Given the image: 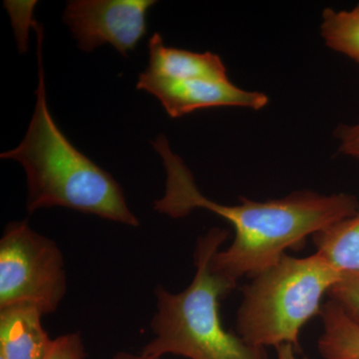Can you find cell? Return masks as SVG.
<instances>
[{
    "label": "cell",
    "instance_id": "ac0fdd59",
    "mask_svg": "<svg viewBox=\"0 0 359 359\" xmlns=\"http://www.w3.org/2000/svg\"><path fill=\"white\" fill-rule=\"evenodd\" d=\"M0 359H6L4 358V356L0 355Z\"/></svg>",
    "mask_w": 359,
    "mask_h": 359
},
{
    "label": "cell",
    "instance_id": "4fadbf2b",
    "mask_svg": "<svg viewBox=\"0 0 359 359\" xmlns=\"http://www.w3.org/2000/svg\"><path fill=\"white\" fill-rule=\"evenodd\" d=\"M327 294L330 301L359 325V273H342Z\"/></svg>",
    "mask_w": 359,
    "mask_h": 359
},
{
    "label": "cell",
    "instance_id": "277c9868",
    "mask_svg": "<svg viewBox=\"0 0 359 359\" xmlns=\"http://www.w3.org/2000/svg\"><path fill=\"white\" fill-rule=\"evenodd\" d=\"M341 275L318 252L306 257L283 255L243 290L238 335L254 346L290 344L299 349L302 328L320 314L321 299Z\"/></svg>",
    "mask_w": 359,
    "mask_h": 359
},
{
    "label": "cell",
    "instance_id": "9c48e42d",
    "mask_svg": "<svg viewBox=\"0 0 359 359\" xmlns=\"http://www.w3.org/2000/svg\"><path fill=\"white\" fill-rule=\"evenodd\" d=\"M146 72L171 79H229L226 66L219 55L168 47L159 33H154L149 41Z\"/></svg>",
    "mask_w": 359,
    "mask_h": 359
},
{
    "label": "cell",
    "instance_id": "3957f363",
    "mask_svg": "<svg viewBox=\"0 0 359 359\" xmlns=\"http://www.w3.org/2000/svg\"><path fill=\"white\" fill-rule=\"evenodd\" d=\"M228 231L211 229L199 238L195 250L196 273L183 292L155 290L157 313L151 323L154 339L142 353L161 358L177 354L190 359H268L266 348L252 346L224 330L219 302L236 283L212 271V257L226 242Z\"/></svg>",
    "mask_w": 359,
    "mask_h": 359
},
{
    "label": "cell",
    "instance_id": "5bb4252c",
    "mask_svg": "<svg viewBox=\"0 0 359 359\" xmlns=\"http://www.w3.org/2000/svg\"><path fill=\"white\" fill-rule=\"evenodd\" d=\"M86 353L79 332L58 337L52 341L45 359H85Z\"/></svg>",
    "mask_w": 359,
    "mask_h": 359
},
{
    "label": "cell",
    "instance_id": "9a60e30c",
    "mask_svg": "<svg viewBox=\"0 0 359 359\" xmlns=\"http://www.w3.org/2000/svg\"><path fill=\"white\" fill-rule=\"evenodd\" d=\"M335 135L339 152L359 162V120L353 124L340 125Z\"/></svg>",
    "mask_w": 359,
    "mask_h": 359
},
{
    "label": "cell",
    "instance_id": "ba28073f",
    "mask_svg": "<svg viewBox=\"0 0 359 359\" xmlns=\"http://www.w3.org/2000/svg\"><path fill=\"white\" fill-rule=\"evenodd\" d=\"M42 316L29 304L0 308V355L6 359H45L53 339L42 327Z\"/></svg>",
    "mask_w": 359,
    "mask_h": 359
},
{
    "label": "cell",
    "instance_id": "7a4b0ae2",
    "mask_svg": "<svg viewBox=\"0 0 359 359\" xmlns=\"http://www.w3.org/2000/svg\"><path fill=\"white\" fill-rule=\"evenodd\" d=\"M37 36L39 87L36 105L20 145L2 153L1 159L18 161L27 178V211L62 207L95 215L127 226H138L118 182L71 144L49 112L42 44L43 27L33 21Z\"/></svg>",
    "mask_w": 359,
    "mask_h": 359
},
{
    "label": "cell",
    "instance_id": "2e32d148",
    "mask_svg": "<svg viewBox=\"0 0 359 359\" xmlns=\"http://www.w3.org/2000/svg\"><path fill=\"white\" fill-rule=\"evenodd\" d=\"M294 347L290 344H283L276 348V359H297L294 355Z\"/></svg>",
    "mask_w": 359,
    "mask_h": 359
},
{
    "label": "cell",
    "instance_id": "52a82bcc",
    "mask_svg": "<svg viewBox=\"0 0 359 359\" xmlns=\"http://www.w3.org/2000/svg\"><path fill=\"white\" fill-rule=\"evenodd\" d=\"M137 88L154 95L172 118L215 107L261 110L269 103L266 94L240 88L230 79H171L145 71L139 75Z\"/></svg>",
    "mask_w": 359,
    "mask_h": 359
},
{
    "label": "cell",
    "instance_id": "7c38bea8",
    "mask_svg": "<svg viewBox=\"0 0 359 359\" xmlns=\"http://www.w3.org/2000/svg\"><path fill=\"white\" fill-rule=\"evenodd\" d=\"M320 33L327 46L359 65V4L351 11H323Z\"/></svg>",
    "mask_w": 359,
    "mask_h": 359
},
{
    "label": "cell",
    "instance_id": "30bf717a",
    "mask_svg": "<svg viewBox=\"0 0 359 359\" xmlns=\"http://www.w3.org/2000/svg\"><path fill=\"white\" fill-rule=\"evenodd\" d=\"M316 252L341 273H359V212L313 236Z\"/></svg>",
    "mask_w": 359,
    "mask_h": 359
},
{
    "label": "cell",
    "instance_id": "8fae6325",
    "mask_svg": "<svg viewBox=\"0 0 359 359\" xmlns=\"http://www.w3.org/2000/svg\"><path fill=\"white\" fill-rule=\"evenodd\" d=\"M323 332L318 351L325 359H359V325L334 302L328 301L320 314Z\"/></svg>",
    "mask_w": 359,
    "mask_h": 359
},
{
    "label": "cell",
    "instance_id": "6da1fadb",
    "mask_svg": "<svg viewBox=\"0 0 359 359\" xmlns=\"http://www.w3.org/2000/svg\"><path fill=\"white\" fill-rule=\"evenodd\" d=\"M152 144L167 173L166 190L154 203V209L174 219L204 209L231 223L235 240L228 249L216 252L211 266L236 285L242 276L252 278L273 266L285 250L301 247L309 236L359 212L355 196L309 190L266 202L241 197L238 205L219 204L200 192L190 170L172 151L165 135L160 134Z\"/></svg>",
    "mask_w": 359,
    "mask_h": 359
},
{
    "label": "cell",
    "instance_id": "5b68a950",
    "mask_svg": "<svg viewBox=\"0 0 359 359\" xmlns=\"http://www.w3.org/2000/svg\"><path fill=\"white\" fill-rule=\"evenodd\" d=\"M66 290L65 259L55 242L26 221L7 224L0 241V308L29 304L52 313Z\"/></svg>",
    "mask_w": 359,
    "mask_h": 359
},
{
    "label": "cell",
    "instance_id": "8992f818",
    "mask_svg": "<svg viewBox=\"0 0 359 359\" xmlns=\"http://www.w3.org/2000/svg\"><path fill=\"white\" fill-rule=\"evenodd\" d=\"M153 0H73L66 6L63 20L85 52L110 44L127 56L147 30V13Z\"/></svg>",
    "mask_w": 359,
    "mask_h": 359
},
{
    "label": "cell",
    "instance_id": "e0dca14e",
    "mask_svg": "<svg viewBox=\"0 0 359 359\" xmlns=\"http://www.w3.org/2000/svg\"><path fill=\"white\" fill-rule=\"evenodd\" d=\"M111 359H161V358H156V356L146 355V354H136L119 353L113 356Z\"/></svg>",
    "mask_w": 359,
    "mask_h": 359
}]
</instances>
